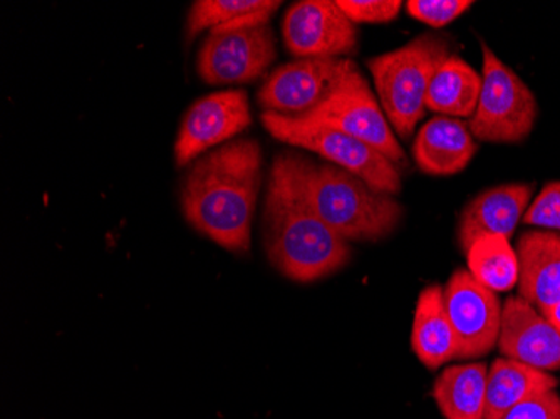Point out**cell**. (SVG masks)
Returning a JSON list of instances; mask_svg holds the SVG:
<instances>
[{"label": "cell", "mask_w": 560, "mask_h": 419, "mask_svg": "<svg viewBox=\"0 0 560 419\" xmlns=\"http://www.w3.org/2000/svg\"><path fill=\"white\" fill-rule=\"evenodd\" d=\"M471 276L493 292L511 291L518 282L517 252L503 235L478 238L467 252Z\"/></svg>", "instance_id": "22"}, {"label": "cell", "mask_w": 560, "mask_h": 419, "mask_svg": "<svg viewBox=\"0 0 560 419\" xmlns=\"http://www.w3.org/2000/svg\"><path fill=\"white\" fill-rule=\"evenodd\" d=\"M448 58V40L423 34L368 61L383 112L402 140L413 135L423 118L431 80Z\"/></svg>", "instance_id": "4"}, {"label": "cell", "mask_w": 560, "mask_h": 419, "mask_svg": "<svg viewBox=\"0 0 560 419\" xmlns=\"http://www.w3.org/2000/svg\"><path fill=\"white\" fill-rule=\"evenodd\" d=\"M486 362L450 365L433 384V398L445 419L486 418Z\"/></svg>", "instance_id": "19"}, {"label": "cell", "mask_w": 560, "mask_h": 419, "mask_svg": "<svg viewBox=\"0 0 560 419\" xmlns=\"http://www.w3.org/2000/svg\"><path fill=\"white\" fill-rule=\"evenodd\" d=\"M446 314L456 339V358L477 359L499 342L502 305L497 292L481 286L470 270L458 269L443 289Z\"/></svg>", "instance_id": "10"}, {"label": "cell", "mask_w": 560, "mask_h": 419, "mask_svg": "<svg viewBox=\"0 0 560 419\" xmlns=\"http://www.w3.org/2000/svg\"><path fill=\"white\" fill-rule=\"evenodd\" d=\"M477 153L468 125L448 116H435L418 131L413 159L428 175L450 176L467 168Z\"/></svg>", "instance_id": "16"}, {"label": "cell", "mask_w": 560, "mask_h": 419, "mask_svg": "<svg viewBox=\"0 0 560 419\" xmlns=\"http://www.w3.org/2000/svg\"><path fill=\"white\" fill-rule=\"evenodd\" d=\"M307 191L320 219L348 242L381 241L401 222V205L392 195L330 163L310 160Z\"/></svg>", "instance_id": "3"}, {"label": "cell", "mask_w": 560, "mask_h": 419, "mask_svg": "<svg viewBox=\"0 0 560 419\" xmlns=\"http://www.w3.org/2000/svg\"><path fill=\"white\" fill-rule=\"evenodd\" d=\"M248 96L242 90L219 91L191 104L175 141L176 165L187 166L217 144L250 126Z\"/></svg>", "instance_id": "12"}, {"label": "cell", "mask_w": 560, "mask_h": 419, "mask_svg": "<svg viewBox=\"0 0 560 419\" xmlns=\"http://www.w3.org/2000/svg\"><path fill=\"white\" fill-rule=\"evenodd\" d=\"M481 53L480 97L468 129L474 138L487 143H518L536 125V96L487 44H481Z\"/></svg>", "instance_id": "6"}, {"label": "cell", "mask_w": 560, "mask_h": 419, "mask_svg": "<svg viewBox=\"0 0 560 419\" xmlns=\"http://www.w3.org/2000/svg\"><path fill=\"white\" fill-rule=\"evenodd\" d=\"M262 123L276 140L320 154L330 165L360 176L381 194L396 195L401 190V173L395 163L364 141L338 129L276 113H264Z\"/></svg>", "instance_id": "5"}, {"label": "cell", "mask_w": 560, "mask_h": 419, "mask_svg": "<svg viewBox=\"0 0 560 419\" xmlns=\"http://www.w3.org/2000/svg\"><path fill=\"white\" fill-rule=\"evenodd\" d=\"M502 419H560V398L556 391H547L518 403Z\"/></svg>", "instance_id": "26"}, {"label": "cell", "mask_w": 560, "mask_h": 419, "mask_svg": "<svg viewBox=\"0 0 560 419\" xmlns=\"http://www.w3.org/2000/svg\"><path fill=\"white\" fill-rule=\"evenodd\" d=\"M546 317L560 333V299L556 302V304L552 305V307H550V311L547 312Z\"/></svg>", "instance_id": "27"}, {"label": "cell", "mask_w": 560, "mask_h": 419, "mask_svg": "<svg viewBox=\"0 0 560 419\" xmlns=\"http://www.w3.org/2000/svg\"><path fill=\"white\" fill-rule=\"evenodd\" d=\"M470 5H474V2L467 0H410L406 9L411 18L440 30L460 18Z\"/></svg>", "instance_id": "23"}, {"label": "cell", "mask_w": 560, "mask_h": 419, "mask_svg": "<svg viewBox=\"0 0 560 419\" xmlns=\"http://www.w3.org/2000/svg\"><path fill=\"white\" fill-rule=\"evenodd\" d=\"M279 8L277 0H198L188 12V40L207 30L235 24H269Z\"/></svg>", "instance_id": "21"}, {"label": "cell", "mask_w": 560, "mask_h": 419, "mask_svg": "<svg viewBox=\"0 0 560 419\" xmlns=\"http://www.w3.org/2000/svg\"><path fill=\"white\" fill-rule=\"evenodd\" d=\"M534 194L530 183L490 188L465 207L458 225V242L465 254L478 238L503 235L511 238Z\"/></svg>", "instance_id": "14"}, {"label": "cell", "mask_w": 560, "mask_h": 419, "mask_svg": "<svg viewBox=\"0 0 560 419\" xmlns=\"http://www.w3.org/2000/svg\"><path fill=\"white\" fill-rule=\"evenodd\" d=\"M481 75L458 56H450L431 80L427 109L448 118H471L480 97Z\"/></svg>", "instance_id": "20"}, {"label": "cell", "mask_w": 560, "mask_h": 419, "mask_svg": "<svg viewBox=\"0 0 560 419\" xmlns=\"http://www.w3.org/2000/svg\"><path fill=\"white\" fill-rule=\"evenodd\" d=\"M354 69L351 59H298L277 68L260 88L257 100L264 113L302 118L335 93Z\"/></svg>", "instance_id": "9"}, {"label": "cell", "mask_w": 560, "mask_h": 419, "mask_svg": "<svg viewBox=\"0 0 560 419\" xmlns=\"http://www.w3.org/2000/svg\"><path fill=\"white\" fill-rule=\"evenodd\" d=\"M310 160L292 151L273 159L266 200V251L270 264L295 282L338 272L351 258L349 242L316 212L307 191Z\"/></svg>", "instance_id": "1"}, {"label": "cell", "mask_w": 560, "mask_h": 419, "mask_svg": "<svg viewBox=\"0 0 560 419\" xmlns=\"http://www.w3.org/2000/svg\"><path fill=\"white\" fill-rule=\"evenodd\" d=\"M524 222L560 233V182L549 183L528 207Z\"/></svg>", "instance_id": "25"}, {"label": "cell", "mask_w": 560, "mask_h": 419, "mask_svg": "<svg viewBox=\"0 0 560 419\" xmlns=\"http://www.w3.org/2000/svg\"><path fill=\"white\" fill-rule=\"evenodd\" d=\"M556 387V377L547 371L537 370L514 359L499 358L493 362L487 377L483 419H502L518 403Z\"/></svg>", "instance_id": "18"}, {"label": "cell", "mask_w": 560, "mask_h": 419, "mask_svg": "<svg viewBox=\"0 0 560 419\" xmlns=\"http://www.w3.org/2000/svg\"><path fill=\"white\" fill-rule=\"evenodd\" d=\"M282 36L299 59L341 58L358 46V27L330 0H302L285 12Z\"/></svg>", "instance_id": "11"}, {"label": "cell", "mask_w": 560, "mask_h": 419, "mask_svg": "<svg viewBox=\"0 0 560 419\" xmlns=\"http://www.w3.org/2000/svg\"><path fill=\"white\" fill-rule=\"evenodd\" d=\"M518 295L546 316L560 299V233L532 230L517 244Z\"/></svg>", "instance_id": "15"}, {"label": "cell", "mask_w": 560, "mask_h": 419, "mask_svg": "<svg viewBox=\"0 0 560 419\" xmlns=\"http://www.w3.org/2000/svg\"><path fill=\"white\" fill-rule=\"evenodd\" d=\"M276 59L269 24H235L210 31L198 50L197 71L212 86L259 80Z\"/></svg>", "instance_id": "7"}, {"label": "cell", "mask_w": 560, "mask_h": 419, "mask_svg": "<svg viewBox=\"0 0 560 419\" xmlns=\"http://www.w3.org/2000/svg\"><path fill=\"white\" fill-rule=\"evenodd\" d=\"M411 348L421 364L439 370L456 359V339L446 314L445 298L440 286L421 291L415 309Z\"/></svg>", "instance_id": "17"}, {"label": "cell", "mask_w": 560, "mask_h": 419, "mask_svg": "<svg viewBox=\"0 0 560 419\" xmlns=\"http://www.w3.org/2000/svg\"><path fill=\"white\" fill-rule=\"evenodd\" d=\"M260 182V144L250 138L229 141L188 172L182 188L185 219L225 251L247 254Z\"/></svg>", "instance_id": "2"}, {"label": "cell", "mask_w": 560, "mask_h": 419, "mask_svg": "<svg viewBox=\"0 0 560 419\" xmlns=\"http://www.w3.org/2000/svg\"><path fill=\"white\" fill-rule=\"evenodd\" d=\"M336 4L354 24H386L395 21L402 5L399 0H338Z\"/></svg>", "instance_id": "24"}, {"label": "cell", "mask_w": 560, "mask_h": 419, "mask_svg": "<svg viewBox=\"0 0 560 419\" xmlns=\"http://www.w3.org/2000/svg\"><path fill=\"white\" fill-rule=\"evenodd\" d=\"M503 358L540 371L560 370V333L521 295L506 299L499 336Z\"/></svg>", "instance_id": "13"}, {"label": "cell", "mask_w": 560, "mask_h": 419, "mask_svg": "<svg viewBox=\"0 0 560 419\" xmlns=\"http://www.w3.org/2000/svg\"><path fill=\"white\" fill-rule=\"evenodd\" d=\"M299 119L338 129L364 141L396 166L406 163L405 151L360 69H354L316 109Z\"/></svg>", "instance_id": "8"}]
</instances>
